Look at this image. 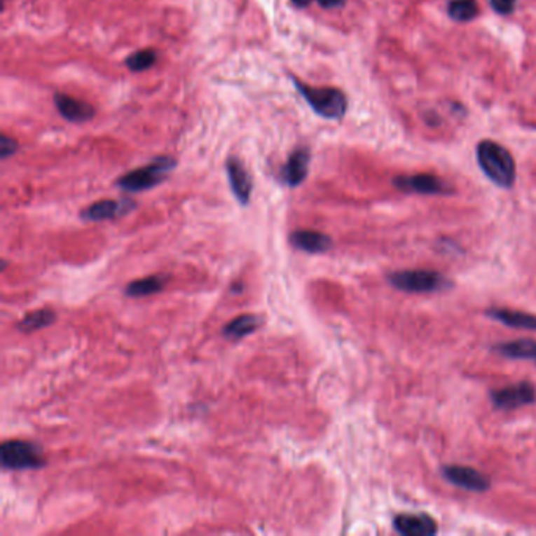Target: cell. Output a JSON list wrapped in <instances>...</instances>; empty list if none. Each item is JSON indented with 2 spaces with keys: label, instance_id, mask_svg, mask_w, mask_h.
Returning <instances> with one entry per match:
<instances>
[{
  "label": "cell",
  "instance_id": "ba28073f",
  "mask_svg": "<svg viewBox=\"0 0 536 536\" xmlns=\"http://www.w3.org/2000/svg\"><path fill=\"white\" fill-rule=\"evenodd\" d=\"M310 160H312V154L305 146L296 148V150L289 154L287 163L282 165L280 169V181L288 187H298L303 181H305L310 169Z\"/></svg>",
  "mask_w": 536,
  "mask_h": 536
},
{
  "label": "cell",
  "instance_id": "277c9868",
  "mask_svg": "<svg viewBox=\"0 0 536 536\" xmlns=\"http://www.w3.org/2000/svg\"><path fill=\"white\" fill-rule=\"evenodd\" d=\"M389 282L406 293H434L453 287L447 277L437 270L428 269L398 270L389 275Z\"/></svg>",
  "mask_w": 536,
  "mask_h": 536
},
{
  "label": "cell",
  "instance_id": "ffe728a7",
  "mask_svg": "<svg viewBox=\"0 0 536 536\" xmlns=\"http://www.w3.org/2000/svg\"><path fill=\"white\" fill-rule=\"evenodd\" d=\"M158 62V53L154 49H140L135 50L134 54H131L125 60L126 67L134 71V73H142V71H146L153 68Z\"/></svg>",
  "mask_w": 536,
  "mask_h": 536
},
{
  "label": "cell",
  "instance_id": "7c38bea8",
  "mask_svg": "<svg viewBox=\"0 0 536 536\" xmlns=\"http://www.w3.org/2000/svg\"><path fill=\"white\" fill-rule=\"evenodd\" d=\"M55 107L62 117L69 123H85L95 117V107L88 102L76 99L64 93L54 95Z\"/></svg>",
  "mask_w": 536,
  "mask_h": 536
},
{
  "label": "cell",
  "instance_id": "d4e9b609",
  "mask_svg": "<svg viewBox=\"0 0 536 536\" xmlns=\"http://www.w3.org/2000/svg\"><path fill=\"white\" fill-rule=\"evenodd\" d=\"M535 362H536V359H535Z\"/></svg>",
  "mask_w": 536,
  "mask_h": 536
},
{
  "label": "cell",
  "instance_id": "8fae6325",
  "mask_svg": "<svg viewBox=\"0 0 536 536\" xmlns=\"http://www.w3.org/2000/svg\"><path fill=\"white\" fill-rule=\"evenodd\" d=\"M393 527L406 536H432L437 533V522L428 514H398L393 519Z\"/></svg>",
  "mask_w": 536,
  "mask_h": 536
},
{
  "label": "cell",
  "instance_id": "52a82bcc",
  "mask_svg": "<svg viewBox=\"0 0 536 536\" xmlns=\"http://www.w3.org/2000/svg\"><path fill=\"white\" fill-rule=\"evenodd\" d=\"M137 203L131 198H121V200H99L93 205L87 206L85 209L81 212V217L87 222H102V221H114L129 214V212L135 209Z\"/></svg>",
  "mask_w": 536,
  "mask_h": 536
},
{
  "label": "cell",
  "instance_id": "7a4b0ae2",
  "mask_svg": "<svg viewBox=\"0 0 536 536\" xmlns=\"http://www.w3.org/2000/svg\"><path fill=\"white\" fill-rule=\"evenodd\" d=\"M293 82L302 98L307 101V104L313 109L315 114L327 120H340L348 111L346 95L338 88L332 87H310L307 83L293 77Z\"/></svg>",
  "mask_w": 536,
  "mask_h": 536
},
{
  "label": "cell",
  "instance_id": "44dd1931",
  "mask_svg": "<svg viewBox=\"0 0 536 536\" xmlns=\"http://www.w3.org/2000/svg\"><path fill=\"white\" fill-rule=\"evenodd\" d=\"M18 151V142L6 134L0 135V158L6 159Z\"/></svg>",
  "mask_w": 536,
  "mask_h": 536
},
{
  "label": "cell",
  "instance_id": "9a60e30c",
  "mask_svg": "<svg viewBox=\"0 0 536 536\" xmlns=\"http://www.w3.org/2000/svg\"><path fill=\"white\" fill-rule=\"evenodd\" d=\"M263 326V318L258 315L245 313L241 316H236L235 319H231L227 326L222 329L224 337L230 340H242L247 335L256 332L258 329Z\"/></svg>",
  "mask_w": 536,
  "mask_h": 536
},
{
  "label": "cell",
  "instance_id": "603a6c76",
  "mask_svg": "<svg viewBox=\"0 0 536 536\" xmlns=\"http://www.w3.org/2000/svg\"><path fill=\"white\" fill-rule=\"evenodd\" d=\"M316 2L324 10H337L346 4V0H316Z\"/></svg>",
  "mask_w": 536,
  "mask_h": 536
},
{
  "label": "cell",
  "instance_id": "30bf717a",
  "mask_svg": "<svg viewBox=\"0 0 536 536\" xmlns=\"http://www.w3.org/2000/svg\"><path fill=\"white\" fill-rule=\"evenodd\" d=\"M444 476L455 486L474 490V493H484L490 488V480L478 470L464 466H445L442 469Z\"/></svg>",
  "mask_w": 536,
  "mask_h": 536
},
{
  "label": "cell",
  "instance_id": "7402d4cb",
  "mask_svg": "<svg viewBox=\"0 0 536 536\" xmlns=\"http://www.w3.org/2000/svg\"><path fill=\"white\" fill-rule=\"evenodd\" d=\"M490 6L495 13H499L502 16L511 15L516 6V0H489Z\"/></svg>",
  "mask_w": 536,
  "mask_h": 536
},
{
  "label": "cell",
  "instance_id": "cb8c5ba5",
  "mask_svg": "<svg viewBox=\"0 0 536 536\" xmlns=\"http://www.w3.org/2000/svg\"><path fill=\"white\" fill-rule=\"evenodd\" d=\"M291 2L294 6H298V8H305V6L312 4V0H291Z\"/></svg>",
  "mask_w": 536,
  "mask_h": 536
},
{
  "label": "cell",
  "instance_id": "5b68a950",
  "mask_svg": "<svg viewBox=\"0 0 536 536\" xmlns=\"http://www.w3.org/2000/svg\"><path fill=\"white\" fill-rule=\"evenodd\" d=\"M2 466L10 470H32L44 466L43 451L36 444L11 439L0 447Z\"/></svg>",
  "mask_w": 536,
  "mask_h": 536
},
{
  "label": "cell",
  "instance_id": "ac0fdd59",
  "mask_svg": "<svg viewBox=\"0 0 536 536\" xmlns=\"http://www.w3.org/2000/svg\"><path fill=\"white\" fill-rule=\"evenodd\" d=\"M55 313L49 308H41V310H34L24 316V318L19 321L18 329L22 334H32L40 331V329L48 327L50 324H54L55 321Z\"/></svg>",
  "mask_w": 536,
  "mask_h": 536
},
{
  "label": "cell",
  "instance_id": "3957f363",
  "mask_svg": "<svg viewBox=\"0 0 536 536\" xmlns=\"http://www.w3.org/2000/svg\"><path fill=\"white\" fill-rule=\"evenodd\" d=\"M175 167L177 159H173L172 156H158L145 167H140V169H135L120 177L115 184L125 192H144L165 181Z\"/></svg>",
  "mask_w": 536,
  "mask_h": 536
},
{
  "label": "cell",
  "instance_id": "8992f818",
  "mask_svg": "<svg viewBox=\"0 0 536 536\" xmlns=\"http://www.w3.org/2000/svg\"><path fill=\"white\" fill-rule=\"evenodd\" d=\"M490 401L497 409L513 411L521 406H527L536 401V389L530 383H519L508 385L505 389L490 392Z\"/></svg>",
  "mask_w": 536,
  "mask_h": 536
},
{
  "label": "cell",
  "instance_id": "2e32d148",
  "mask_svg": "<svg viewBox=\"0 0 536 536\" xmlns=\"http://www.w3.org/2000/svg\"><path fill=\"white\" fill-rule=\"evenodd\" d=\"M489 318L500 321L502 324L516 327V329H527V331H536V316L524 312H516V310L508 308H490L486 312Z\"/></svg>",
  "mask_w": 536,
  "mask_h": 536
},
{
  "label": "cell",
  "instance_id": "4fadbf2b",
  "mask_svg": "<svg viewBox=\"0 0 536 536\" xmlns=\"http://www.w3.org/2000/svg\"><path fill=\"white\" fill-rule=\"evenodd\" d=\"M225 169H227V173H228L231 192L235 193V197L239 203L247 205L250 202L252 187H254L249 172L245 170V167L242 165L241 160L236 158H230L227 160V164H225Z\"/></svg>",
  "mask_w": 536,
  "mask_h": 536
},
{
  "label": "cell",
  "instance_id": "9c48e42d",
  "mask_svg": "<svg viewBox=\"0 0 536 536\" xmlns=\"http://www.w3.org/2000/svg\"><path fill=\"white\" fill-rule=\"evenodd\" d=\"M393 184L403 192L411 193H423V195H437V193H447L448 184L428 173H418L411 177H397L393 179Z\"/></svg>",
  "mask_w": 536,
  "mask_h": 536
},
{
  "label": "cell",
  "instance_id": "e0dca14e",
  "mask_svg": "<svg viewBox=\"0 0 536 536\" xmlns=\"http://www.w3.org/2000/svg\"><path fill=\"white\" fill-rule=\"evenodd\" d=\"M165 287V279L163 275H148L144 279L134 280L125 289V294L129 298H145V296L156 294L163 291Z\"/></svg>",
  "mask_w": 536,
  "mask_h": 536
},
{
  "label": "cell",
  "instance_id": "d6986e66",
  "mask_svg": "<svg viewBox=\"0 0 536 536\" xmlns=\"http://www.w3.org/2000/svg\"><path fill=\"white\" fill-rule=\"evenodd\" d=\"M448 16L456 22H469L478 16L480 6L476 0H448Z\"/></svg>",
  "mask_w": 536,
  "mask_h": 536
},
{
  "label": "cell",
  "instance_id": "5bb4252c",
  "mask_svg": "<svg viewBox=\"0 0 536 536\" xmlns=\"http://www.w3.org/2000/svg\"><path fill=\"white\" fill-rule=\"evenodd\" d=\"M289 241L296 249L307 254H322L332 247V239L315 230H298L291 233Z\"/></svg>",
  "mask_w": 536,
  "mask_h": 536
},
{
  "label": "cell",
  "instance_id": "6da1fadb",
  "mask_svg": "<svg viewBox=\"0 0 536 536\" xmlns=\"http://www.w3.org/2000/svg\"><path fill=\"white\" fill-rule=\"evenodd\" d=\"M476 160L483 170L495 186L509 189L516 179V163L505 146L495 144L493 140H481L476 146Z\"/></svg>",
  "mask_w": 536,
  "mask_h": 536
}]
</instances>
